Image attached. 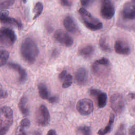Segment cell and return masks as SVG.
I'll return each mask as SVG.
<instances>
[{
	"mask_svg": "<svg viewBox=\"0 0 135 135\" xmlns=\"http://www.w3.org/2000/svg\"><path fill=\"white\" fill-rule=\"evenodd\" d=\"M67 74V72L66 70H63L59 75V79L62 81V80H63L65 78V76Z\"/></svg>",
	"mask_w": 135,
	"mask_h": 135,
	"instance_id": "cell-35",
	"label": "cell"
},
{
	"mask_svg": "<svg viewBox=\"0 0 135 135\" xmlns=\"http://www.w3.org/2000/svg\"><path fill=\"white\" fill-rule=\"evenodd\" d=\"M72 76L70 74H67L63 80V82L62 85V88L66 89L70 87L72 83Z\"/></svg>",
	"mask_w": 135,
	"mask_h": 135,
	"instance_id": "cell-24",
	"label": "cell"
},
{
	"mask_svg": "<svg viewBox=\"0 0 135 135\" xmlns=\"http://www.w3.org/2000/svg\"><path fill=\"white\" fill-rule=\"evenodd\" d=\"M7 96H8L7 92L3 89L1 83H0V99H5L7 98Z\"/></svg>",
	"mask_w": 135,
	"mask_h": 135,
	"instance_id": "cell-29",
	"label": "cell"
},
{
	"mask_svg": "<svg viewBox=\"0 0 135 135\" xmlns=\"http://www.w3.org/2000/svg\"><path fill=\"white\" fill-rule=\"evenodd\" d=\"M115 52L119 54L128 55L130 53L131 50L128 44L124 41L118 40H117L114 45Z\"/></svg>",
	"mask_w": 135,
	"mask_h": 135,
	"instance_id": "cell-12",
	"label": "cell"
},
{
	"mask_svg": "<svg viewBox=\"0 0 135 135\" xmlns=\"http://www.w3.org/2000/svg\"><path fill=\"white\" fill-rule=\"evenodd\" d=\"M75 80L80 85H84L86 84L88 80V73L87 70L83 67L79 68L75 74Z\"/></svg>",
	"mask_w": 135,
	"mask_h": 135,
	"instance_id": "cell-14",
	"label": "cell"
},
{
	"mask_svg": "<svg viewBox=\"0 0 135 135\" xmlns=\"http://www.w3.org/2000/svg\"><path fill=\"white\" fill-rule=\"evenodd\" d=\"M114 115L113 113H111L110 114L108 124L105 127L104 129L99 130L98 132V134L99 135H105L107 133H108L111 129V127L114 123Z\"/></svg>",
	"mask_w": 135,
	"mask_h": 135,
	"instance_id": "cell-18",
	"label": "cell"
},
{
	"mask_svg": "<svg viewBox=\"0 0 135 135\" xmlns=\"http://www.w3.org/2000/svg\"><path fill=\"white\" fill-rule=\"evenodd\" d=\"M62 5L65 7L71 6L73 2V0H60Z\"/></svg>",
	"mask_w": 135,
	"mask_h": 135,
	"instance_id": "cell-32",
	"label": "cell"
},
{
	"mask_svg": "<svg viewBox=\"0 0 135 135\" xmlns=\"http://www.w3.org/2000/svg\"><path fill=\"white\" fill-rule=\"evenodd\" d=\"M98 98V105L100 108H104L107 102V95L104 92H101L97 96Z\"/></svg>",
	"mask_w": 135,
	"mask_h": 135,
	"instance_id": "cell-22",
	"label": "cell"
},
{
	"mask_svg": "<svg viewBox=\"0 0 135 135\" xmlns=\"http://www.w3.org/2000/svg\"><path fill=\"white\" fill-rule=\"evenodd\" d=\"M36 121L38 125L42 127L47 126L50 121L49 111L44 105H41L36 113Z\"/></svg>",
	"mask_w": 135,
	"mask_h": 135,
	"instance_id": "cell-8",
	"label": "cell"
},
{
	"mask_svg": "<svg viewBox=\"0 0 135 135\" xmlns=\"http://www.w3.org/2000/svg\"><path fill=\"white\" fill-rule=\"evenodd\" d=\"M94 52V48L93 46L88 44L81 47L78 51V54L79 55L83 57L88 58L92 55Z\"/></svg>",
	"mask_w": 135,
	"mask_h": 135,
	"instance_id": "cell-16",
	"label": "cell"
},
{
	"mask_svg": "<svg viewBox=\"0 0 135 135\" xmlns=\"http://www.w3.org/2000/svg\"><path fill=\"white\" fill-rule=\"evenodd\" d=\"M129 135H135V124L131 126L129 130Z\"/></svg>",
	"mask_w": 135,
	"mask_h": 135,
	"instance_id": "cell-36",
	"label": "cell"
},
{
	"mask_svg": "<svg viewBox=\"0 0 135 135\" xmlns=\"http://www.w3.org/2000/svg\"><path fill=\"white\" fill-rule=\"evenodd\" d=\"M22 1L24 3H26L27 0H22Z\"/></svg>",
	"mask_w": 135,
	"mask_h": 135,
	"instance_id": "cell-39",
	"label": "cell"
},
{
	"mask_svg": "<svg viewBox=\"0 0 135 135\" xmlns=\"http://www.w3.org/2000/svg\"><path fill=\"white\" fill-rule=\"evenodd\" d=\"M63 25L66 30L71 33H76L79 31L76 21L71 16H67L64 18Z\"/></svg>",
	"mask_w": 135,
	"mask_h": 135,
	"instance_id": "cell-13",
	"label": "cell"
},
{
	"mask_svg": "<svg viewBox=\"0 0 135 135\" xmlns=\"http://www.w3.org/2000/svg\"><path fill=\"white\" fill-rule=\"evenodd\" d=\"M1 3V0H0V4Z\"/></svg>",
	"mask_w": 135,
	"mask_h": 135,
	"instance_id": "cell-41",
	"label": "cell"
},
{
	"mask_svg": "<svg viewBox=\"0 0 135 135\" xmlns=\"http://www.w3.org/2000/svg\"><path fill=\"white\" fill-rule=\"evenodd\" d=\"M20 126L23 127L24 128L28 127L30 126V121L27 118L23 119L20 122Z\"/></svg>",
	"mask_w": 135,
	"mask_h": 135,
	"instance_id": "cell-30",
	"label": "cell"
},
{
	"mask_svg": "<svg viewBox=\"0 0 135 135\" xmlns=\"http://www.w3.org/2000/svg\"><path fill=\"white\" fill-rule=\"evenodd\" d=\"M43 9V5L41 2H37L33 9V12L34 13V15L33 17V20L37 18L42 13Z\"/></svg>",
	"mask_w": 135,
	"mask_h": 135,
	"instance_id": "cell-23",
	"label": "cell"
},
{
	"mask_svg": "<svg viewBox=\"0 0 135 135\" xmlns=\"http://www.w3.org/2000/svg\"><path fill=\"white\" fill-rule=\"evenodd\" d=\"M76 108L80 114L87 115L93 112L94 109L93 103L91 99L83 98L78 101Z\"/></svg>",
	"mask_w": 135,
	"mask_h": 135,
	"instance_id": "cell-7",
	"label": "cell"
},
{
	"mask_svg": "<svg viewBox=\"0 0 135 135\" xmlns=\"http://www.w3.org/2000/svg\"><path fill=\"white\" fill-rule=\"evenodd\" d=\"M28 99L26 96L23 95L21 97L19 103L18 108L21 113L24 116H27L29 114V108L28 107Z\"/></svg>",
	"mask_w": 135,
	"mask_h": 135,
	"instance_id": "cell-17",
	"label": "cell"
},
{
	"mask_svg": "<svg viewBox=\"0 0 135 135\" xmlns=\"http://www.w3.org/2000/svg\"><path fill=\"white\" fill-rule=\"evenodd\" d=\"M15 1V0H4L0 4V8L4 9L10 7L14 4Z\"/></svg>",
	"mask_w": 135,
	"mask_h": 135,
	"instance_id": "cell-26",
	"label": "cell"
},
{
	"mask_svg": "<svg viewBox=\"0 0 135 135\" xmlns=\"http://www.w3.org/2000/svg\"><path fill=\"white\" fill-rule=\"evenodd\" d=\"M9 56V52L2 47H0V66L4 65Z\"/></svg>",
	"mask_w": 135,
	"mask_h": 135,
	"instance_id": "cell-20",
	"label": "cell"
},
{
	"mask_svg": "<svg viewBox=\"0 0 135 135\" xmlns=\"http://www.w3.org/2000/svg\"><path fill=\"white\" fill-rule=\"evenodd\" d=\"M128 96L132 99H135V93H130L128 94Z\"/></svg>",
	"mask_w": 135,
	"mask_h": 135,
	"instance_id": "cell-38",
	"label": "cell"
},
{
	"mask_svg": "<svg viewBox=\"0 0 135 135\" xmlns=\"http://www.w3.org/2000/svg\"><path fill=\"white\" fill-rule=\"evenodd\" d=\"M78 12L84 25L88 29L95 31L102 28V23L93 16L86 9L81 7L79 9Z\"/></svg>",
	"mask_w": 135,
	"mask_h": 135,
	"instance_id": "cell-3",
	"label": "cell"
},
{
	"mask_svg": "<svg viewBox=\"0 0 135 135\" xmlns=\"http://www.w3.org/2000/svg\"><path fill=\"white\" fill-rule=\"evenodd\" d=\"M121 16L126 20L135 19V0H129L124 4L121 10Z\"/></svg>",
	"mask_w": 135,
	"mask_h": 135,
	"instance_id": "cell-9",
	"label": "cell"
},
{
	"mask_svg": "<svg viewBox=\"0 0 135 135\" xmlns=\"http://www.w3.org/2000/svg\"><path fill=\"white\" fill-rule=\"evenodd\" d=\"M16 135H27L23 127L20 126L16 130Z\"/></svg>",
	"mask_w": 135,
	"mask_h": 135,
	"instance_id": "cell-28",
	"label": "cell"
},
{
	"mask_svg": "<svg viewBox=\"0 0 135 135\" xmlns=\"http://www.w3.org/2000/svg\"><path fill=\"white\" fill-rule=\"evenodd\" d=\"M100 15L105 20L111 19L115 14V8L112 0H101Z\"/></svg>",
	"mask_w": 135,
	"mask_h": 135,
	"instance_id": "cell-5",
	"label": "cell"
},
{
	"mask_svg": "<svg viewBox=\"0 0 135 135\" xmlns=\"http://www.w3.org/2000/svg\"><path fill=\"white\" fill-rule=\"evenodd\" d=\"M95 0H80L81 5L84 7H88L91 5Z\"/></svg>",
	"mask_w": 135,
	"mask_h": 135,
	"instance_id": "cell-31",
	"label": "cell"
},
{
	"mask_svg": "<svg viewBox=\"0 0 135 135\" xmlns=\"http://www.w3.org/2000/svg\"><path fill=\"white\" fill-rule=\"evenodd\" d=\"M8 66L18 72L19 75V81L20 82L23 83L26 81L27 78V74L25 69L23 68L20 64L13 62L8 63Z\"/></svg>",
	"mask_w": 135,
	"mask_h": 135,
	"instance_id": "cell-15",
	"label": "cell"
},
{
	"mask_svg": "<svg viewBox=\"0 0 135 135\" xmlns=\"http://www.w3.org/2000/svg\"><path fill=\"white\" fill-rule=\"evenodd\" d=\"M58 99H59V98H58V97L57 96H52V97H49L47 99L49 102L51 103L57 102V101H58Z\"/></svg>",
	"mask_w": 135,
	"mask_h": 135,
	"instance_id": "cell-34",
	"label": "cell"
},
{
	"mask_svg": "<svg viewBox=\"0 0 135 135\" xmlns=\"http://www.w3.org/2000/svg\"><path fill=\"white\" fill-rule=\"evenodd\" d=\"M133 111L135 112V107H134V108H133Z\"/></svg>",
	"mask_w": 135,
	"mask_h": 135,
	"instance_id": "cell-40",
	"label": "cell"
},
{
	"mask_svg": "<svg viewBox=\"0 0 135 135\" xmlns=\"http://www.w3.org/2000/svg\"><path fill=\"white\" fill-rule=\"evenodd\" d=\"M0 22L4 24L13 25L16 26L19 30L22 29V24L17 20L9 16L8 12L4 9L0 11Z\"/></svg>",
	"mask_w": 135,
	"mask_h": 135,
	"instance_id": "cell-11",
	"label": "cell"
},
{
	"mask_svg": "<svg viewBox=\"0 0 135 135\" xmlns=\"http://www.w3.org/2000/svg\"><path fill=\"white\" fill-rule=\"evenodd\" d=\"M114 135H127L126 127L124 124H120Z\"/></svg>",
	"mask_w": 135,
	"mask_h": 135,
	"instance_id": "cell-27",
	"label": "cell"
},
{
	"mask_svg": "<svg viewBox=\"0 0 135 135\" xmlns=\"http://www.w3.org/2000/svg\"><path fill=\"white\" fill-rule=\"evenodd\" d=\"M13 122V112L8 106L0 108V135H5Z\"/></svg>",
	"mask_w": 135,
	"mask_h": 135,
	"instance_id": "cell-2",
	"label": "cell"
},
{
	"mask_svg": "<svg viewBox=\"0 0 135 135\" xmlns=\"http://www.w3.org/2000/svg\"><path fill=\"white\" fill-rule=\"evenodd\" d=\"M54 37L58 42L66 47H70L73 44V38L62 30H56L54 34Z\"/></svg>",
	"mask_w": 135,
	"mask_h": 135,
	"instance_id": "cell-10",
	"label": "cell"
},
{
	"mask_svg": "<svg viewBox=\"0 0 135 135\" xmlns=\"http://www.w3.org/2000/svg\"><path fill=\"white\" fill-rule=\"evenodd\" d=\"M101 91L100 90H98V89H91L90 90V93L91 95L92 96H94V97H97L100 94V93L101 92Z\"/></svg>",
	"mask_w": 135,
	"mask_h": 135,
	"instance_id": "cell-33",
	"label": "cell"
},
{
	"mask_svg": "<svg viewBox=\"0 0 135 135\" xmlns=\"http://www.w3.org/2000/svg\"><path fill=\"white\" fill-rule=\"evenodd\" d=\"M99 45L101 50L105 52H111V48L108 44L106 37L104 36L101 37L99 41Z\"/></svg>",
	"mask_w": 135,
	"mask_h": 135,
	"instance_id": "cell-21",
	"label": "cell"
},
{
	"mask_svg": "<svg viewBox=\"0 0 135 135\" xmlns=\"http://www.w3.org/2000/svg\"><path fill=\"white\" fill-rule=\"evenodd\" d=\"M20 52L26 62L33 64L39 54V50L34 41L30 37H27L24 39L21 43Z\"/></svg>",
	"mask_w": 135,
	"mask_h": 135,
	"instance_id": "cell-1",
	"label": "cell"
},
{
	"mask_svg": "<svg viewBox=\"0 0 135 135\" xmlns=\"http://www.w3.org/2000/svg\"><path fill=\"white\" fill-rule=\"evenodd\" d=\"M110 105L113 111L117 114L123 112L125 108L123 98L120 93H114L110 97Z\"/></svg>",
	"mask_w": 135,
	"mask_h": 135,
	"instance_id": "cell-6",
	"label": "cell"
},
{
	"mask_svg": "<svg viewBox=\"0 0 135 135\" xmlns=\"http://www.w3.org/2000/svg\"><path fill=\"white\" fill-rule=\"evenodd\" d=\"M38 90L39 95L42 99L46 100L49 98V92L45 84L43 83H40L38 84Z\"/></svg>",
	"mask_w": 135,
	"mask_h": 135,
	"instance_id": "cell-19",
	"label": "cell"
},
{
	"mask_svg": "<svg viewBox=\"0 0 135 135\" xmlns=\"http://www.w3.org/2000/svg\"><path fill=\"white\" fill-rule=\"evenodd\" d=\"M46 135H57V134H56V131H55L54 130H53V129H51V130H50L47 132Z\"/></svg>",
	"mask_w": 135,
	"mask_h": 135,
	"instance_id": "cell-37",
	"label": "cell"
},
{
	"mask_svg": "<svg viewBox=\"0 0 135 135\" xmlns=\"http://www.w3.org/2000/svg\"><path fill=\"white\" fill-rule=\"evenodd\" d=\"M16 38L14 31L11 28L6 27L0 28V45L11 46L15 42Z\"/></svg>",
	"mask_w": 135,
	"mask_h": 135,
	"instance_id": "cell-4",
	"label": "cell"
},
{
	"mask_svg": "<svg viewBox=\"0 0 135 135\" xmlns=\"http://www.w3.org/2000/svg\"><path fill=\"white\" fill-rule=\"evenodd\" d=\"M78 132L82 135H91V130L88 126H82L78 128Z\"/></svg>",
	"mask_w": 135,
	"mask_h": 135,
	"instance_id": "cell-25",
	"label": "cell"
}]
</instances>
